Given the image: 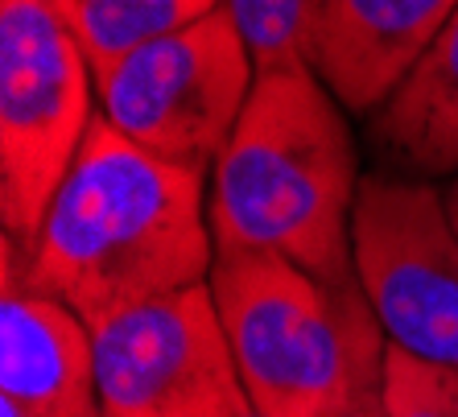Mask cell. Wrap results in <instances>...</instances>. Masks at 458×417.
<instances>
[{"mask_svg":"<svg viewBox=\"0 0 458 417\" xmlns=\"http://www.w3.org/2000/svg\"><path fill=\"white\" fill-rule=\"evenodd\" d=\"M203 174L128 140L96 112L30 244L4 235V273L66 302L87 327L211 277Z\"/></svg>","mask_w":458,"mask_h":417,"instance_id":"1","label":"cell"},{"mask_svg":"<svg viewBox=\"0 0 458 417\" xmlns=\"http://www.w3.org/2000/svg\"><path fill=\"white\" fill-rule=\"evenodd\" d=\"M360 183L347 107L306 63L265 66L211 166L215 252H273L335 285L355 281Z\"/></svg>","mask_w":458,"mask_h":417,"instance_id":"2","label":"cell"},{"mask_svg":"<svg viewBox=\"0 0 458 417\" xmlns=\"http://www.w3.org/2000/svg\"><path fill=\"white\" fill-rule=\"evenodd\" d=\"M211 294L256 413L322 417L384 380L388 335L360 281H322L273 252H215Z\"/></svg>","mask_w":458,"mask_h":417,"instance_id":"3","label":"cell"},{"mask_svg":"<svg viewBox=\"0 0 458 417\" xmlns=\"http://www.w3.org/2000/svg\"><path fill=\"white\" fill-rule=\"evenodd\" d=\"M91 75L107 124L182 170L211 178L215 157L252 96L256 58L219 4Z\"/></svg>","mask_w":458,"mask_h":417,"instance_id":"4","label":"cell"},{"mask_svg":"<svg viewBox=\"0 0 458 417\" xmlns=\"http://www.w3.org/2000/svg\"><path fill=\"white\" fill-rule=\"evenodd\" d=\"M96 75L50 0H0V215L30 244L99 107Z\"/></svg>","mask_w":458,"mask_h":417,"instance_id":"5","label":"cell"},{"mask_svg":"<svg viewBox=\"0 0 458 417\" xmlns=\"http://www.w3.org/2000/svg\"><path fill=\"white\" fill-rule=\"evenodd\" d=\"M352 252L388 347L458 368V235L446 194L426 178L363 174Z\"/></svg>","mask_w":458,"mask_h":417,"instance_id":"6","label":"cell"},{"mask_svg":"<svg viewBox=\"0 0 458 417\" xmlns=\"http://www.w3.org/2000/svg\"><path fill=\"white\" fill-rule=\"evenodd\" d=\"M91 343L104 417H240L252 405L211 281L112 314Z\"/></svg>","mask_w":458,"mask_h":417,"instance_id":"7","label":"cell"},{"mask_svg":"<svg viewBox=\"0 0 458 417\" xmlns=\"http://www.w3.org/2000/svg\"><path fill=\"white\" fill-rule=\"evenodd\" d=\"M454 9L458 0H327L306 38V66L347 112L372 116Z\"/></svg>","mask_w":458,"mask_h":417,"instance_id":"8","label":"cell"},{"mask_svg":"<svg viewBox=\"0 0 458 417\" xmlns=\"http://www.w3.org/2000/svg\"><path fill=\"white\" fill-rule=\"evenodd\" d=\"M0 396L33 417H104L91 327L17 273L0 294Z\"/></svg>","mask_w":458,"mask_h":417,"instance_id":"9","label":"cell"},{"mask_svg":"<svg viewBox=\"0 0 458 417\" xmlns=\"http://www.w3.org/2000/svg\"><path fill=\"white\" fill-rule=\"evenodd\" d=\"M372 137L417 178H458V9L393 99L372 112Z\"/></svg>","mask_w":458,"mask_h":417,"instance_id":"10","label":"cell"},{"mask_svg":"<svg viewBox=\"0 0 458 417\" xmlns=\"http://www.w3.org/2000/svg\"><path fill=\"white\" fill-rule=\"evenodd\" d=\"M50 4L71 30V38L83 46L91 71H99L120 54L145 46L149 38L199 21L224 0H50Z\"/></svg>","mask_w":458,"mask_h":417,"instance_id":"11","label":"cell"},{"mask_svg":"<svg viewBox=\"0 0 458 417\" xmlns=\"http://www.w3.org/2000/svg\"><path fill=\"white\" fill-rule=\"evenodd\" d=\"M327 0H224L232 21L240 25L256 71L285 63H306V38Z\"/></svg>","mask_w":458,"mask_h":417,"instance_id":"12","label":"cell"},{"mask_svg":"<svg viewBox=\"0 0 458 417\" xmlns=\"http://www.w3.org/2000/svg\"><path fill=\"white\" fill-rule=\"evenodd\" d=\"M384 409L388 417H458V368L388 347Z\"/></svg>","mask_w":458,"mask_h":417,"instance_id":"13","label":"cell"},{"mask_svg":"<svg viewBox=\"0 0 458 417\" xmlns=\"http://www.w3.org/2000/svg\"><path fill=\"white\" fill-rule=\"evenodd\" d=\"M322 417H388V409H384V380L347 393L339 405H331Z\"/></svg>","mask_w":458,"mask_h":417,"instance_id":"14","label":"cell"},{"mask_svg":"<svg viewBox=\"0 0 458 417\" xmlns=\"http://www.w3.org/2000/svg\"><path fill=\"white\" fill-rule=\"evenodd\" d=\"M442 194H446V211H450V224H454V235H458V178H450V183L442 186Z\"/></svg>","mask_w":458,"mask_h":417,"instance_id":"15","label":"cell"},{"mask_svg":"<svg viewBox=\"0 0 458 417\" xmlns=\"http://www.w3.org/2000/svg\"><path fill=\"white\" fill-rule=\"evenodd\" d=\"M0 417H33V413H25L21 405H13V401H4V396H0Z\"/></svg>","mask_w":458,"mask_h":417,"instance_id":"16","label":"cell"},{"mask_svg":"<svg viewBox=\"0 0 458 417\" xmlns=\"http://www.w3.org/2000/svg\"><path fill=\"white\" fill-rule=\"evenodd\" d=\"M240 417H265V413H256V409L248 405V409H244V413H240Z\"/></svg>","mask_w":458,"mask_h":417,"instance_id":"17","label":"cell"}]
</instances>
